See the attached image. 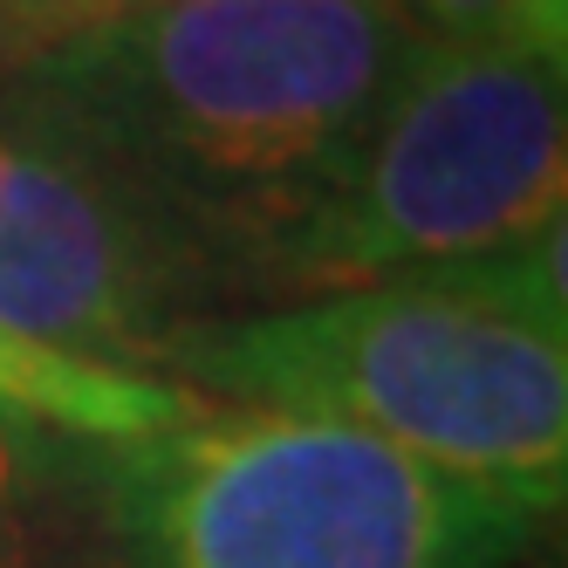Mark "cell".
I'll list each match as a JSON object with an SVG mask.
<instances>
[{
  "instance_id": "1",
  "label": "cell",
  "mask_w": 568,
  "mask_h": 568,
  "mask_svg": "<svg viewBox=\"0 0 568 568\" xmlns=\"http://www.w3.org/2000/svg\"><path fill=\"white\" fill-rule=\"evenodd\" d=\"M425 28L404 0H172L75 28L0 83V124L55 144L206 261L274 288Z\"/></svg>"
},
{
  "instance_id": "2",
  "label": "cell",
  "mask_w": 568,
  "mask_h": 568,
  "mask_svg": "<svg viewBox=\"0 0 568 568\" xmlns=\"http://www.w3.org/2000/svg\"><path fill=\"white\" fill-rule=\"evenodd\" d=\"M165 384L254 412L329 418L425 466L561 500L568 295L561 226L486 261L329 288L254 315H199L165 343Z\"/></svg>"
},
{
  "instance_id": "3",
  "label": "cell",
  "mask_w": 568,
  "mask_h": 568,
  "mask_svg": "<svg viewBox=\"0 0 568 568\" xmlns=\"http://www.w3.org/2000/svg\"><path fill=\"white\" fill-rule=\"evenodd\" d=\"M548 494L425 466L329 418L192 404L110 445L124 568H507Z\"/></svg>"
},
{
  "instance_id": "4",
  "label": "cell",
  "mask_w": 568,
  "mask_h": 568,
  "mask_svg": "<svg viewBox=\"0 0 568 568\" xmlns=\"http://www.w3.org/2000/svg\"><path fill=\"white\" fill-rule=\"evenodd\" d=\"M561 55L425 34L329 192L274 254V288H363L486 261L561 226Z\"/></svg>"
},
{
  "instance_id": "5",
  "label": "cell",
  "mask_w": 568,
  "mask_h": 568,
  "mask_svg": "<svg viewBox=\"0 0 568 568\" xmlns=\"http://www.w3.org/2000/svg\"><path fill=\"white\" fill-rule=\"evenodd\" d=\"M220 295L226 281L179 233L55 144L0 124V329L138 371Z\"/></svg>"
},
{
  "instance_id": "6",
  "label": "cell",
  "mask_w": 568,
  "mask_h": 568,
  "mask_svg": "<svg viewBox=\"0 0 568 568\" xmlns=\"http://www.w3.org/2000/svg\"><path fill=\"white\" fill-rule=\"evenodd\" d=\"M192 390L151 377V371H116V363H83L42 349L14 329H0V418H28V425H55L75 438H151L192 412Z\"/></svg>"
},
{
  "instance_id": "7",
  "label": "cell",
  "mask_w": 568,
  "mask_h": 568,
  "mask_svg": "<svg viewBox=\"0 0 568 568\" xmlns=\"http://www.w3.org/2000/svg\"><path fill=\"white\" fill-rule=\"evenodd\" d=\"M438 42H514V0H404Z\"/></svg>"
},
{
  "instance_id": "8",
  "label": "cell",
  "mask_w": 568,
  "mask_h": 568,
  "mask_svg": "<svg viewBox=\"0 0 568 568\" xmlns=\"http://www.w3.org/2000/svg\"><path fill=\"white\" fill-rule=\"evenodd\" d=\"M144 8H172V0H28V42L42 55L49 42H62L75 28H103V21H124V14H144Z\"/></svg>"
},
{
  "instance_id": "9",
  "label": "cell",
  "mask_w": 568,
  "mask_h": 568,
  "mask_svg": "<svg viewBox=\"0 0 568 568\" xmlns=\"http://www.w3.org/2000/svg\"><path fill=\"white\" fill-rule=\"evenodd\" d=\"M514 42L535 55H561L568 42V0H514Z\"/></svg>"
},
{
  "instance_id": "10",
  "label": "cell",
  "mask_w": 568,
  "mask_h": 568,
  "mask_svg": "<svg viewBox=\"0 0 568 568\" xmlns=\"http://www.w3.org/2000/svg\"><path fill=\"white\" fill-rule=\"evenodd\" d=\"M28 55H34V42H28V0H0V83H8Z\"/></svg>"
},
{
  "instance_id": "11",
  "label": "cell",
  "mask_w": 568,
  "mask_h": 568,
  "mask_svg": "<svg viewBox=\"0 0 568 568\" xmlns=\"http://www.w3.org/2000/svg\"><path fill=\"white\" fill-rule=\"evenodd\" d=\"M8 479H14V438L0 425V507H8Z\"/></svg>"
}]
</instances>
